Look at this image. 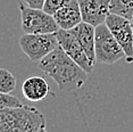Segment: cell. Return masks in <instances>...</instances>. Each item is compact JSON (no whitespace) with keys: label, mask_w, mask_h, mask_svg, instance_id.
I'll return each mask as SVG.
<instances>
[{"label":"cell","mask_w":133,"mask_h":132,"mask_svg":"<svg viewBox=\"0 0 133 132\" xmlns=\"http://www.w3.org/2000/svg\"><path fill=\"white\" fill-rule=\"evenodd\" d=\"M38 64L39 68L55 81L62 91L82 88L89 75L59 46Z\"/></svg>","instance_id":"obj_1"},{"label":"cell","mask_w":133,"mask_h":132,"mask_svg":"<svg viewBox=\"0 0 133 132\" xmlns=\"http://www.w3.org/2000/svg\"><path fill=\"white\" fill-rule=\"evenodd\" d=\"M46 124L44 115L35 107L0 110V132H38Z\"/></svg>","instance_id":"obj_2"},{"label":"cell","mask_w":133,"mask_h":132,"mask_svg":"<svg viewBox=\"0 0 133 132\" xmlns=\"http://www.w3.org/2000/svg\"><path fill=\"white\" fill-rule=\"evenodd\" d=\"M19 11L22 30L26 34H51L60 30L52 15L44 10L31 8L21 2Z\"/></svg>","instance_id":"obj_3"},{"label":"cell","mask_w":133,"mask_h":132,"mask_svg":"<svg viewBox=\"0 0 133 132\" xmlns=\"http://www.w3.org/2000/svg\"><path fill=\"white\" fill-rule=\"evenodd\" d=\"M95 52L96 62L104 65H113L125 57L123 49L106 24L96 28Z\"/></svg>","instance_id":"obj_4"},{"label":"cell","mask_w":133,"mask_h":132,"mask_svg":"<svg viewBox=\"0 0 133 132\" xmlns=\"http://www.w3.org/2000/svg\"><path fill=\"white\" fill-rule=\"evenodd\" d=\"M19 47L23 52L34 63L48 56L56 49L58 44L56 33L51 34H26L24 33L18 40Z\"/></svg>","instance_id":"obj_5"},{"label":"cell","mask_w":133,"mask_h":132,"mask_svg":"<svg viewBox=\"0 0 133 132\" xmlns=\"http://www.w3.org/2000/svg\"><path fill=\"white\" fill-rule=\"evenodd\" d=\"M105 24L123 49L126 61L129 63L133 62V29L131 21L118 15L109 14Z\"/></svg>","instance_id":"obj_6"},{"label":"cell","mask_w":133,"mask_h":132,"mask_svg":"<svg viewBox=\"0 0 133 132\" xmlns=\"http://www.w3.org/2000/svg\"><path fill=\"white\" fill-rule=\"evenodd\" d=\"M56 37L57 40H58L59 47L66 52V55L71 57L88 74H91L96 64L89 59V57L87 56L85 51L81 47L77 39L73 35V33L71 31H66V30L60 29L56 32Z\"/></svg>","instance_id":"obj_7"},{"label":"cell","mask_w":133,"mask_h":132,"mask_svg":"<svg viewBox=\"0 0 133 132\" xmlns=\"http://www.w3.org/2000/svg\"><path fill=\"white\" fill-rule=\"evenodd\" d=\"M82 22L97 26L106 22L110 14V0H77Z\"/></svg>","instance_id":"obj_8"},{"label":"cell","mask_w":133,"mask_h":132,"mask_svg":"<svg viewBox=\"0 0 133 132\" xmlns=\"http://www.w3.org/2000/svg\"><path fill=\"white\" fill-rule=\"evenodd\" d=\"M52 16L56 23L58 24L59 29L66 30V31L74 29L82 22V16H81V10L77 0H71L66 6L56 11Z\"/></svg>","instance_id":"obj_9"},{"label":"cell","mask_w":133,"mask_h":132,"mask_svg":"<svg viewBox=\"0 0 133 132\" xmlns=\"http://www.w3.org/2000/svg\"><path fill=\"white\" fill-rule=\"evenodd\" d=\"M73 35L77 39L81 47L85 51L87 56L92 63L96 64V52H95V43H96V28L85 22H81L74 29L69 30Z\"/></svg>","instance_id":"obj_10"},{"label":"cell","mask_w":133,"mask_h":132,"mask_svg":"<svg viewBox=\"0 0 133 132\" xmlns=\"http://www.w3.org/2000/svg\"><path fill=\"white\" fill-rule=\"evenodd\" d=\"M22 92L26 100L32 101V103H38L49 95L50 87L43 77L31 76L23 82Z\"/></svg>","instance_id":"obj_11"},{"label":"cell","mask_w":133,"mask_h":132,"mask_svg":"<svg viewBox=\"0 0 133 132\" xmlns=\"http://www.w3.org/2000/svg\"><path fill=\"white\" fill-rule=\"evenodd\" d=\"M110 14L131 21L133 18V0H110Z\"/></svg>","instance_id":"obj_12"},{"label":"cell","mask_w":133,"mask_h":132,"mask_svg":"<svg viewBox=\"0 0 133 132\" xmlns=\"http://www.w3.org/2000/svg\"><path fill=\"white\" fill-rule=\"evenodd\" d=\"M16 77L13 73L5 68H0V92L10 94L16 88Z\"/></svg>","instance_id":"obj_13"},{"label":"cell","mask_w":133,"mask_h":132,"mask_svg":"<svg viewBox=\"0 0 133 132\" xmlns=\"http://www.w3.org/2000/svg\"><path fill=\"white\" fill-rule=\"evenodd\" d=\"M25 105L22 103L19 98L15 97L10 94H2L0 92V110L10 109V108H21Z\"/></svg>","instance_id":"obj_14"},{"label":"cell","mask_w":133,"mask_h":132,"mask_svg":"<svg viewBox=\"0 0 133 132\" xmlns=\"http://www.w3.org/2000/svg\"><path fill=\"white\" fill-rule=\"evenodd\" d=\"M71 0H46L42 10H44L47 14L54 15L56 11H58L60 8L66 6Z\"/></svg>","instance_id":"obj_15"},{"label":"cell","mask_w":133,"mask_h":132,"mask_svg":"<svg viewBox=\"0 0 133 132\" xmlns=\"http://www.w3.org/2000/svg\"><path fill=\"white\" fill-rule=\"evenodd\" d=\"M46 0H23V2L26 6L31 8H35V9H42Z\"/></svg>","instance_id":"obj_16"},{"label":"cell","mask_w":133,"mask_h":132,"mask_svg":"<svg viewBox=\"0 0 133 132\" xmlns=\"http://www.w3.org/2000/svg\"><path fill=\"white\" fill-rule=\"evenodd\" d=\"M38 132H47V130H46V124H43L42 127L39 129V131Z\"/></svg>","instance_id":"obj_17"},{"label":"cell","mask_w":133,"mask_h":132,"mask_svg":"<svg viewBox=\"0 0 133 132\" xmlns=\"http://www.w3.org/2000/svg\"><path fill=\"white\" fill-rule=\"evenodd\" d=\"M131 25H132V29H133V18L131 19Z\"/></svg>","instance_id":"obj_18"}]
</instances>
